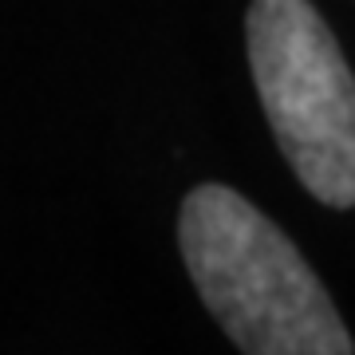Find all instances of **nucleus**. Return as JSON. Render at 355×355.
I'll return each mask as SVG.
<instances>
[{"label":"nucleus","instance_id":"1","mask_svg":"<svg viewBox=\"0 0 355 355\" xmlns=\"http://www.w3.org/2000/svg\"><path fill=\"white\" fill-rule=\"evenodd\" d=\"M178 245L193 288L245 355H352L331 296L300 249L229 186L182 202Z\"/></svg>","mask_w":355,"mask_h":355},{"label":"nucleus","instance_id":"2","mask_svg":"<svg viewBox=\"0 0 355 355\" xmlns=\"http://www.w3.org/2000/svg\"><path fill=\"white\" fill-rule=\"evenodd\" d=\"M249 67L288 166L331 209L355 205V79L308 0H253Z\"/></svg>","mask_w":355,"mask_h":355}]
</instances>
